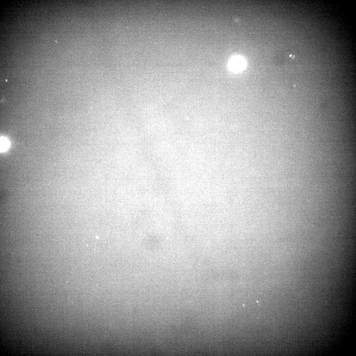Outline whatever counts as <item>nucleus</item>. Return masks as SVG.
Masks as SVG:
<instances>
[{"mask_svg": "<svg viewBox=\"0 0 356 356\" xmlns=\"http://www.w3.org/2000/svg\"><path fill=\"white\" fill-rule=\"evenodd\" d=\"M9 143L8 140L6 138L2 137L1 139V150L2 152L6 151L9 147Z\"/></svg>", "mask_w": 356, "mask_h": 356, "instance_id": "obj_1", "label": "nucleus"}]
</instances>
